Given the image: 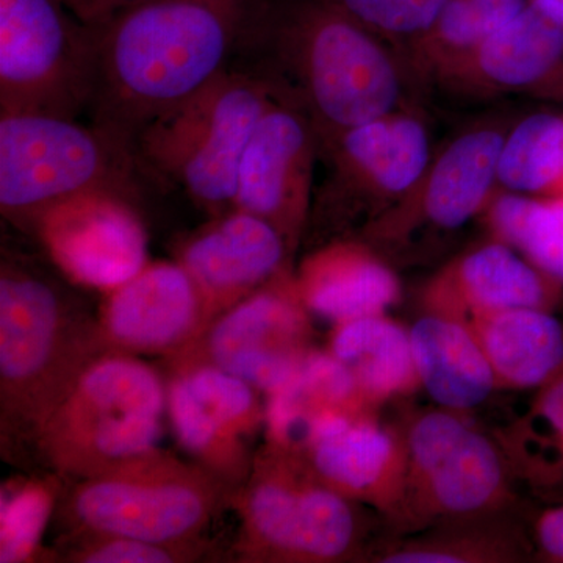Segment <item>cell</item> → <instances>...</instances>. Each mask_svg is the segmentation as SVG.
Wrapping results in <instances>:
<instances>
[{
    "mask_svg": "<svg viewBox=\"0 0 563 563\" xmlns=\"http://www.w3.org/2000/svg\"><path fill=\"white\" fill-rule=\"evenodd\" d=\"M266 0H139L92 31V125L135 152L147 124L217 79Z\"/></svg>",
    "mask_w": 563,
    "mask_h": 563,
    "instance_id": "obj_1",
    "label": "cell"
},
{
    "mask_svg": "<svg viewBox=\"0 0 563 563\" xmlns=\"http://www.w3.org/2000/svg\"><path fill=\"white\" fill-rule=\"evenodd\" d=\"M107 354L98 313L35 263L0 265V437L2 454L38 457L44 426L81 373Z\"/></svg>",
    "mask_w": 563,
    "mask_h": 563,
    "instance_id": "obj_2",
    "label": "cell"
},
{
    "mask_svg": "<svg viewBox=\"0 0 563 563\" xmlns=\"http://www.w3.org/2000/svg\"><path fill=\"white\" fill-rule=\"evenodd\" d=\"M240 528L232 558L242 563L369 562L379 517L344 498L299 455L265 443L246 483L233 492Z\"/></svg>",
    "mask_w": 563,
    "mask_h": 563,
    "instance_id": "obj_3",
    "label": "cell"
},
{
    "mask_svg": "<svg viewBox=\"0 0 563 563\" xmlns=\"http://www.w3.org/2000/svg\"><path fill=\"white\" fill-rule=\"evenodd\" d=\"M276 32L320 143L401 109L395 55L335 0H292L276 14Z\"/></svg>",
    "mask_w": 563,
    "mask_h": 563,
    "instance_id": "obj_4",
    "label": "cell"
},
{
    "mask_svg": "<svg viewBox=\"0 0 563 563\" xmlns=\"http://www.w3.org/2000/svg\"><path fill=\"white\" fill-rule=\"evenodd\" d=\"M73 483L55 509L63 536L192 542L203 539L211 521L231 507L233 495L198 463L161 448L113 472Z\"/></svg>",
    "mask_w": 563,
    "mask_h": 563,
    "instance_id": "obj_5",
    "label": "cell"
},
{
    "mask_svg": "<svg viewBox=\"0 0 563 563\" xmlns=\"http://www.w3.org/2000/svg\"><path fill=\"white\" fill-rule=\"evenodd\" d=\"M165 410L162 374L136 355L107 352L52 413L38 457L70 481L113 472L158 448Z\"/></svg>",
    "mask_w": 563,
    "mask_h": 563,
    "instance_id": "obj_6",
    "label": "cell"
},
{
    "mask_svg": "<svg viewBox=\"0 0 563 563\" xmlns=\"http://www.w3.org/2000/svg\"><path fill=\"white\" fill-rule=\"evenodd\" d=\"M276 95L273 85L225 69L144 128L136 161L184 188L211 218L221 217L233 210L244 150Z\"/></svg>",
    "mask_w": 563,
    "mask_h": 563,
    "instance_id": "obj_7",
    "label": "cell"
},
{
    "mask_svg": "<svg viewBox=\"0 0 563 563\" xmlns=\"http://www.w3.org/2000/svg\"><path fill=\"white\" fill-rule=\"evenodd\" d=\"M135 152L76 118L0 111V211L21 231L51 207L91 191L131 199Z\"/></svg>",
    "mask_w": 563,
    "mask_h": 563,
    "instance_id": "obj_8",
    "label": "cell"
},
{
    "mask_svg": "<svg viewBox=\"0 0 563 563\" xmlns=\"http://www.w3.org/2000/svg\"><path fill=\"white\" fill-rule=\"evenodd\" d=\"M406 488L388 536H404L455 518L520 507L501 444L454 410H421L401 422Z\"/></svg>",
    "mask_w": 563,
    "mask_h": 563,
    "instance_id": "obj_9",
    "label": "cell"
},
{
    "mask_svg": "<svg viewBox=\"0 0 563 563\" xmlns=\"http://www.w3.org/2000/svg\"><path fill=\"white\" fill-rule=\"evenodd\" d=\"M92 74V31L60 0H0V111L76 118Z\"/></svg>",
    "mask_w": 563,
    "mask_h": 563,
    "instance_id": "obj_10",
    "label": "cell"
},
{
    "mask_svg": "<svg viewBox=\"0 0 563 563\" xmlns=\"http://www.w3.org/2000/svg\"><path fill=\"white\" fill-rule=\"evenodd\" d=\"M507 131L501 124H481L455 136L433 155L412 190L357 239L395 265L421 257L424 244L446 239L483 217L498 190V161Z\"/></svg>",
    "mask_w": 563,
    "mask_h": 563,
    "instance_id": "obj_11",
    "label": "cell"
},
{
    "mask_svg": "<svg viewBox=\"0 0 563 563\" xmlns=\"http://www.w3.org/2000/svg\"><path fill=\"white\" fill-rule=\"evenodd\" d=\"M287 269L225 310L166 369L209 365L246 380L266 396L285 387L313 347V328Z\"/></svg>",
    "mask_w": 563,
    "mask_h": 563,
    "instance_id": "obj_12",
    "label": "cell"
},
{
    "mask_svg": "<svg viewBox=\"0 0 563 563\" xmlns=\"http://www.w3.org/2000/svg\"><path fill=\"white\" fill-rule=\"evenodd\" d=\"M321 147L332 174L317 210L329 232H335L332 240L342 239L344 229L361 233L401 201L433 157L428 128L409 109L350 129Z\"/></svg>",
    "mask_w": 563,
    "mask_h": 563,
    "instance_id": "obj_13",
    "label": "cell"
},
{
    "mask_svg": "<svg viewBox=\"0 0 563 563\" xmlns=\"http://www.w3.org/2000/svg\"><path fill=\"white\" fill-rule=\"evenodd\" d=\"M320 150V135L309 111L277 91L240 163L233 209L272 224L292 257L309 229Z\"/></svg>",
    "mask_w": 563,
    "mask_h": 563,
    "instance_id": "obj_14",
    "label": "cell"
},
{
    "mask_svg": "<svg viewBox=\"0 0 563 563\" xmlns=\"http://www.w3.org/2000/svg\"><path fill=\"white\" fill-rule=\"evenodd\" d=\"M31 233L66 279L92 290H113L150 263L143 221L131 199L114 192L66 199L44 211Z\"/></svg>",
    "mask_w": 563,
    "mask_h": 563,
    "instance_id": "obj_15",
    "label": "cell"
},
{
    "mask_svg": "<svg viewBox=\"0 0 563 563\" xmlns=\"http://www.w3.org/2000/svg\"><path fill=\"white\" fill-rule=\"evenodd\" d=\"M314 476L344 498L369 507L388 531L401 509L407 455L401 426L376 412L322 410L296 453Z\"/></svg>",
    "mask_w": 563,
    "mask_h": 563,
    "instance_id": "obj_16",
    "label": "cell"
},
{
    "mask_svg": "<svg viewBox=\"0 0 563 563\" xmlns=\"http://www.w3.org/2000/svg\"><path fill=\"white\" fill-rule=\"evenodd\" d=\"M98 328L107 352L172 357L207 328L201 296L177 263H147L103 295Z\"/></svg>",
    "mask_w": 563,
    "mask_h": 563,
    "instance_id": "obj_17",
    "label": "cell"
},
{
    "mask_svg": "<svg viewBox=\"0 0 563 563\" xmlns=\"http://www.w3.org/2000/svg\"><path fill=\"white\" fill-rule=\"evenodd\" d=\"M295 257L268 222L233 209L181 240L176 262L201 296L207 325L287 269Z\"/></svg>",
    "mask_w": 563,
    "mask_h": 563,
    "instance_id": "obj_18",
    "label": "cell"
},
{
    "mask_svg": "<svg viewBox=\"0 0 563 563\" xmlns=\"http://www.w3.org/2000/svg\"><path fill=\"white\" fill-rule=\"evenodd\" d=\"M433 80L466 95H518L563 102V21L529 2L476 49Z\"/></svg>",
    "mask_w": 563,
    "mask_h": 563,
    "instance_id": "obj_19",
    "label": "cell"
},
{
    "mask_svg": "<svg viewBox=\"0 0 563 563\" xmlns=\"http://www.w3.org/2000/svg\"><path fill=\"white\" fill-rule=\"evenodd\" d=\"M562 299L561 282L495 239L446 263L420 295L422 313L442 314L463 324L510 309L553 312Z\"/></svg>",
    "mask_w": 563,
    "mask_h": 563,
    "instance_id": "obj_20",
    "label": "cell"
},
{
    "mask_svg": "<svg viewBox=\"0 0 563 563\" xmlns=\"http://www.w3.org/2000/svg\"><path fill=\"white\" fill-rule=\"evenodd\" d=\"M295 284L310 314L333 324L385 313L402 298L395 266L357 236L318 244L295 268Z\"/></svg>",
    "mask_w": 563,
    "mask_h": 563,
    "instance_id": "obj_21",
    "label": "cell"
},
{
    "mask_svg": "<svg viewBox=\"0 0 563 563\" xmlns=\"http://www.w3.org/2000/svg\"><path fill=\"white\" fill-rule=\"evenodd\" d=\"M369 562L523 563L533 562V547L528 520L514 507L383 537Z\"/></svg>",
    "mask_w": 563,
    "mask_h": 563,
    "instance_id": "obj_22",
    "label": "cell"
},
{
    "mask_svg": "<svg viewBox=\"0 0 563 563\" xmlns=\"http://www.w3.org/2000/svg\"><path fill=\"white\" fill-rule=\"evenodd\" d=\"M409 333L421 388L437 406L468 413L498 390L487 355L468 325L422 313Z\"/></svg>",
    "mask_w": 563,
    "mask_h": 563,
    "instance_id": "obj_23",
    "label": "cell"
},
{
    "mask_svg": "<svg viewBox=\"0 0 563 563\" xmlns=\"http://www.w3.org/2000/svg\"><path fill=\"white\" fill-rule=\"evenodd\" d=\"M498 388L531 390L563 368V324L542 309H510L468 322Z\"/></svg>",
    "mask_w": 563,
    "mask_h": 563,
    "instance_id": "obj_24",
    "label": "cell"
},
{
    "mask_svg": "<svg viewBox=\"0 0 563 563\" xmlns=\"http://www.w3.org/2000/svg\"><path fill=\"white\" fill-rule=\"evenodd\" d=\"M328 351L376 409L421 388L410 333L385 313L333 324Z\"/></svg>",
    "mask_w": 563,
    "mask_h": 563,
    "instance_id": "obj_25",
    "label": "cell"
},
{
    "mask_svg": "<svg viewBox=\"0 0 563 563\" xmlns=\"http://www.w3.org/2000/svg\"><path fill=\"white\" fill-rule=\"evenodd\" d=\"M166 412L174 437L192 462L232 492L246 483L255 455L246 440L214 418L177 374L166 379Z\"/></svg>",
    "mask_w": 563,
    "mask_h": 563,
    "instance_id": "obj_26",
    "label": "cell"
},
{
    "mask_svg": "<svg viewBox=\"0 0 563 563\" xmlns=\"http://www.w3.org/2000/svg\"><path fill=\"white\" fill-rule=\"evenodd\" d=\"M483 217L492 239L509 244L563 284V198H539L498 187Z\"/></svg>",
    "mask_w": 563,
    "mask_h": 563,
    "instance_id": "obj_27",
    "label": "cell"
},
{
    "mask_svg": "<svg viewBox=\"0 0 563 563\" xmlns=\"http://www.w3.org/2000/svg\"><path fill=\"white\" fill-rule=\"evenodd\" d=\"M563 180V114L540 111L509 129L498 161V187L559 198Z\"/></svg>",
    "mask_w": 563,
    "mask_h": 563,
    "instance_id": "obj_28",
    "label": "cell"
},
{
    "mask_svg": "<svg viewBox=\"0 0 563 563\" xmlns=\"http://www.w3.org/2000/svg\"><path fill=\"white\" fill-rule=\"evenodd\" d=\"M57 479H27L2 490L0 509V562H35L49 555L41 548V537L60 499Z\"/></svg>",
    "mask_w": 563,
    "mask_h": 563,
    "instance_id": "obj_29",
    "label": "cell"
},
{
    "mask_svg": "<svg viewBox=\"0 0 563 563\" xmlns=\"http://www.w3.org/2000/svg\"><path fill=\"white\" fill-rule=\"evenodd\" d=\"M55 561L69 563H191L214 558L213 543H162L122 536H62Z\"/></svg>",
    "mask_w": 563,
    "mask_h": 563,
    "instance_id": "obj_30",
    "label": "cell"
},
{
    "mask_svg": "<svg viewBox=\"0 0 563 563\" xmlns=\"http://www.w3.org/2000/svg\"><path fill=\"white\" fill-rule=\"evenodd\" d=\"M168 374L180 376L203 407L242 439H250L265 426L261 391L246 380L209 365L168 369Z\"/></svg>",
    "mask_w": 563,
    "mask_h": 563,
    "instance_id": "obj_31",
    "label": "cell"
},
{
    "mask_svg": "<svg viewBox=\"0 0 563 563\" xmlns=\"http://www.w3.org/2000/svg\"><path fill=\"white\" fill-rule=\"evenodd\" d=\"M351 16L387 40L409 43L435 21L446 0H335Z\"/></svg>",
    "mask_w": 563,
    "mask_h": 563,
    "instance_id": "obj_32",
    "label": "cell"
},
{
    "mask_svg": "<svg viewBox=\"0 0 563 563\" xmlns=\"http://www.w3.org/2000/svg\"><path fill=\"white\" fill-rule=\"evenodd\" d=\"M504 453L563 442V368L537 388L528 413L498 439Z\"/></svg>",
    "mask_w": 563,
    "mask_h": 563,
    "instance_id": "obj_33",
    "label": "cell"
},
{
    "mask_svg": "<svg viewBox=\"0 0 563 563\" xmlns=\"http://www.w3.org/2000/svg\"><path fill=\"white\" fill-rule=\"evenodd\" d=\"M515 481H523L551 504L563 503V442L506 454Z\"/></svg>",
    "mask_w": 563,
    "mask_h": 563,
    "instance_id": "obj_34",
    "label": "cell"
},
{
    "mask_svg": "<svg viewBox=\"0 0 563 563\" xmlns=\"http://www.w3.org/2000/svg\"><path fill=\"white\" fill-rule=\"evenodd\" d=\"M528 525L533 562L563 563V503L550 504Z\"/></svg>",
    "mask_w": 563,
    "mask_h": 563,
    "instance_id": "obj_35",
    "label": "cell"
},
{
    "mask_svg": "<svg viewBox=\"0 0 563 563\" xmlns=\"http://www.w3.org/2000/svg\"><path fill=\"white\" fill-rule=\"evenodd\" d=\"M60 2L81 24L96 31L110 21L114 14L128 9L139 0H60Z\"/></svg>",
    "mask_w": 563,
    "mask_h": 563,
    "instance_id": "obj_36",
    "label": "cell"
},
{
    "mask_svg": "<svg viewBox=\"0 0 563 563\" xmlns=\"http://www.w3.org/2000/svg\"><path fill=\"white\" fill-rule=\"evenodd\" d=\"M479 11L490 35L514 20L528 5L529 0H470Z\"/></svg>",
    "mask_w": 563,
    "mask_h": 563,
    "instance_id": "obj_37",
    "label": "cell"
},
{
    "mask_svg": "<svg viewBox=\"0 0 563 563\" xmlns=\"http://www.w3.org/2000/svg\"><path fill=\"white\" fill-rule=\"evenodd\" d=\"M529 2L543 7L544 10L550 11L563 21V0H529Z\"/></svg>",
    "mask_w": 563,
    "mask_h": 563,
    "instance_id": "obj_38",
    "label": "cell"
},
{
    "mask_svg": "<svg viewBox=\"0 0 563 563\" xmlns=\"http://www.w3.org/2000/svg\"><path fill=\"white\" fill-rule=\"evenodd\" d=\"M559 198H563V180H562L561 195H559Z\"/></svg>",
    "mask_w": 563,
    "mask_h": 563,
    "instance_id": "obj_39",
    "label": "cell"
}]
</instances>
